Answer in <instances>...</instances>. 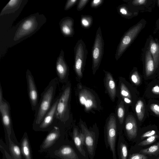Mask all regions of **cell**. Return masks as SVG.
I'll use <instances>...</instances> for the list:
<instances>
[{
	"label": "cell",
	"instance_id": "1",
	"mask_svg": "<svg viewBox=\"0 0 159 159\" xmlns=\"http://www.w3.org/2000/svg\"><path fill=\"white\" fill-rule=\"evenodd\" d=\"M46 20L43 15L39 13L25 18L14 27L12 40L17 43L30 36L40 28Z\"/></svg>",
	"mask_w": 159,
	"mask_h": 159
},
{
	"label": "cell",
	"instance_id": "2",
	"mask_svg": "<svg viewBox=\"0 0 159 159\" xmlns=\"http://www.w3.org/2000/svg\"><path fill=\"white\" fill-rule=\"evenodd\" d=\"M58 80L57 78L52 79L41 95L40 99L35 111L34 118L32 124L33 129L34 131L40 124L53 103Z\"/></svg>",
	"mask_w": 159,
	"mask_h": 159
},
{
	"label": "cell",
	"instance_id": "3",
	"mask_svg": "<svg viewBox=\"0 0 159 159\" xmlns=\"http://www.w3.org/2000/svg\"><path fill=\"white\" fill-rule=\"evenodd\" d=\"M10 109L9 103L3 97L2 89L0 84V112L5 134L7 135L14 142L19 143L16 138L14 131Z\"/></svg>",
	"mask_w": 159,
	"mask_h": 159
},
{
	"label": "cell",
	"instance_id": "4",
	"mask_svg": "<svg viewBox=\"0 0 159 159\" xmlns=\"http://www.w3.org/2000/svg\"><path fill=\"white\" fill-rule=\"evenodd\" d=\"M61 123L58 121L40 146L39 151L49 152L63 141V132Z\"/></svg>",
	"mask_w": 159,
	"mask_h": 159
},
{
	"label": "cell",
	"instance_id": "5",
	"mask_svg": "<svg viewBox=\"0 0 159 159\" xmlns=\"http://www.w3.org/2000/svg\"><path fill=\"white\" fill-rule=\"evenodd\" d=\"M144 26V22H139L129 29L121 39L115 55V58L118 60L127 48L130 45Z\"/></svg>",
	"mask_w": 159,
	"mask_h": 159
},
{
	"label": "cell",
	"instance_id": "6",
	"mask_svg": "<svg viewBox=\"0 0 159 159\" xmlns=\"http://www.w3.org/2000/svg\"><path fill=\"white\" fill-rule=\"evenodd\" d=\"M71 88L67 85L59 95L56 112V119L61 123H65L69 117L68 104Z\"/></svg>",
	"mask_w": 159,
	"mask_h": 159
},
{
	"label": "cell",
	"instance_id": "7",
	"mask_svg": "<svg viewBox=\"0 0 159 159\" xmlns=\"http://www.w3.org/2000/svg\"><path fill=\"white\" fill-rule=\"evenodd\" d=\"M104 47V40L101 28L99 27L97 30L92 48V68L93 74H95L100 64L103 55Z\"/></svg>",
	"mask_w": 159,
	"mask_h": 159
},
{
	"label": "cell",
	"instance_id": "8",
	"mask_svg": "<svg viewBox=\"0 0 159 159\" xmlns=\"http://www.w3.org/2000/svg\"><path fill=\"white\" fill-rule=\"evenodd\" d=\"M74 69L77 75L82 76V70L84 66L88 54L86 45L82 39L78 41L74 48Z\"/></svg>",
	"mask_w": 159,
	"mask_h": 159
},
{
	"label": "cell",
	"instance_id": "9",
	"mask_svg": "<svg viewBox=\"0 0 159 159\" xmlns=\"http://www.w3.org/2000/svg\"><path fill=\"white\" fill-rule=\"evenodd\" d=\"M49 156L57 159H79L73 148L62 141L49 152Z\"/></svg>",
	"mask_w": 159,
	"mask_h": 159
},
{
	"label": "cell",
	"instance_id": "10",
	"mask_svg": "<svg viewBox=\"0 0 159 159\" xmlns=\"http://www.w3.org/2000/svg\"><path fill=\"white\" fill-rule=\"evenodd\" d=\"M59 98V95L55 99L50 109L35 131L49 132L53 129L58 121L56 118V112Z\"/></svg>",
	"mask_w": 159,
	"mask_h": 159
},
{
	"label": "cell",
	"instance_id": "11",
	"mask_svg": "<svg viewBox=\"0 0 159 159\" xmlns=\"http://www.w3.org/2000/svg\"><path fill=\"white\" fill-rule=\"evenodd\" d=\"M28 96L32 110L35 111L39 102L38 91L34 77L30 71L27 69L26 73Z\"/></svg>",
	"mask_w": 159,
	"mask_h": 159
},
{
	"label": "cell",
	"instance_id": "12",
	"mask_svg": "<svg viewBox=\"0 0 159 159\" xmlns=\"http://www.w3.org/2000/svg\"><path fill=\"white\" fill-rule=\"evenodd\" d=\"M116 132V119L114 116H111L107 125V133L108 143L112 152L113 159H116L115 151Z\"/></svg>",
	"mask_w": 159,
	"mask_h": 159
},
{
	"label": "cell",
	"instance_id": "13",
	"mask_svg": "<svg viewBox=\"0 0 159 159\" xmlns=\"http://www.w3.org/2000/svg\"><path fill=\"white\" fill-rule=\"evenodd\" d=\"M80 103L85 107L86 111H89L97 107V102L94 96L89 90L84 89L79 93Z\"/></svg>",
	"mask_w": 159,
	"mask_h": 159
},
{
	"label": "cell",
	"instance_id": "14",
	"mask_svg": "<svg viewBox=\"0 0 159 159\" xmlns=\"http://www.w3.org/2000/svg\"><path fill=\"white\" fill-rule=\"evenodd\" d=\"M56 69L58 80L61 82L64 81L67 76L68 68L65 61L64 52L62 49L57 59Z\"/></svg>",
	"mask_w": 159,
	"mask_h": 159
},
{
	"label": "cell",
	"instance_id": "15",
	"mask_svg": "<svg viewBox=\"0 0 159 159\" xmlns=\"http://www.w3.org/2000/svg\"><path fill=\"white\" fill-rule=\"evenodd\" d=\"M60 29L62 35L66 37H71L74 35V20L71 17L66 16L61 19L59 23Z\"/></svg>",
	"mask_w": 159,
	"mask_h": 159
},
{
	"label": "cell",
	"instance_id": "16",
	"mask_svg": "<svg viewBox=\"0 0 159 159\" xmlns=\"http://www.w3.org/2000/svg\"><path fill=\"white\" fill-rule=\"evenodd\" d=\"M6 145L12 159H22L20 144L13 141L5 134Z\"/></svg>",
	"mask_w": 159,
	"mask_h": 159
},
{
	"label": "cell",
	"instance_id": "17",
	"mask_svg": "<svg viewBox=\"0 0 159 159\" xmlns=\"http://www.w3.org/2000/svg\"><path fill=\"white\" fill-rule=\"evenodd\" d=\"M81 126L82 133L84 135L85 145L89 153L92 156L93 154L95 147V134L90 131L84 125L81 124Z\"/></svg>",
	"mask_w": 159,
	"mask_h": 159
},
{
	"label": "cell",
	"instance_id": "18",
	"mask_svg": "<svg viewBox=\"0 0 159 159\" xmlns=\"http://www.w3.org/2000/svg\"><path fill=\"white\" fill-rule=\"evenodd\" d=\"M20 144L22 159H33L30 144L27 132L24 133Z\"/></svg>",
	"mask_w": 159,
	"mask_h": 159
},
{
	"label": "cell",
	"instance_id": "19",
	"mask_svg": "<svg viewBox=\"0 0 159 159\" xmlns=\"http://www.w3.org/2000/svg\"><path fill=\"white\" fill-rule=\"evenodd\" d=\"M125 128L128 138L130 139H135L137 136L138 127L136 120L131 115L128 116L125 122Z\"/></svg>",
	"mask_w": 159,
	"mask_h": 159
},
{
	"label": "cell",
	"instance_id": "20",
	"mask_svg": "<svg viewBox=\"0 0 159 159\" xmlns=\"http://www.w3.org/2000/svg\"><path fill=\"white\" fill-rule=\"evenodd\" d=\"M22 1L20 0H10L2 10L0 16L15 12L20 7Z\"/></svg>",
	"mask_w": 159,
	"mask_h": 159
},
{
	"label": "cell",
	"instance_id": "21",
	"mask_svg": "<svg viewBox=\"0 0 159 159\" xmlns=\"http://www.w3.org/2000/svg\"><path fill=\"white\" fill-rule=\"evenodd\" d=\"M105 72L106 74V87L110 97L114 100L116 93L115 83L111 73L108 72Z\"/></svg>",
	"mask_w": 159,
	"mask_h": 159
},
{
	"label": "cell",
	"instance_id": "22",
	"mask_svg": "<svg viewBox=\"0 0 159 159\" xmlns=\"http://www.w3.org/2000/svg\"><path fill=\"white\" fill-rule=\"evenodd\" d=\"M145 70L146 75H150L153 72L155 64L152 56L149 50H147L145 55Z\"/></svg>",
	"mask_w": 159,
	"mask_h": 159
},
{
	"label": "cell",
	"instance_id": "23",
	"mask_svg": "<svg viewBox=\"0 0 159 159\" xmlns=\"http://www.w3.org/2000/svg\"><path fill=\"white\" fill-rule=\"evenodd\" d=\"M149 50L152 56L155 67L159 63V45L153 39H151L149 45Z\"/></svg>",
	"mask_w": 159,
	"mask_h": 159
},
{
	"label": "cell",
	"instance_id": "24",
	"mask_svg": "<svg viewBox=\"0 0 159 159\" xmlns=\"http://www.w3.org/2000/svg\"><path fill=\"white\" fill-rule=\"evenodd\" d=\"M80 133L76 128H74L73 132V138L76 148L79 152L84 156L85 157L86 153L83 148Z\"/></svg>",
	"mask_w": 159,
	"mask_h": 159
},
{
	"label": "cell",
	"instance_id": "25",
	"mask_svg": "<svg viewBox=\"0 0 159 159\" xmlns=\"http://www.w3.org/2000/svg\"><path fill=\"white\" fill-rule=\"evenodd\" d=\"M117 10L118 13L123 17L130 18L133 15L128 6L126 4H122L119 5L117 7Z\"/></svg>",
	"mask_w": 159,
	"mask_h": 159
},
{
	"label": "cell",
	"instance_id": "26",
	"mask_svg": "<svg viewBox=\"0 0 159 159\" xmlns=\"http://www.w3.org/2000/svg\"><path fill=\"white\" fill-rule=\"evenodd\" d=\"M135 110L139 120L142 121L144 116L145 111L144 105L142 100H139L137 102Z\"/></svg>",
	"mask_w": 159,
	"mask_h": 159
},
{
	"label": "cell",
	"instance_id": "27",
	"mask_svg": "<svg viewBox=\"0 0 159 159\" xmlns=\"http://www.w3.org/2000/svg\"><path fill=\"white\" fill-rule=\"evenodd\" d=\"M140 153L157 156L159 154V142L148 147L140 150Z\"/></svg>",
	"mask_w": 159,
	"mask_h": 159
},
{
	"label": "cell",
	"instance_id": "28",
	"mask_svg": "<svg viewBox=\"0 0 159 159\" xmlns=\"http://www.w3.org/2000/svg\"><path fill=\"white\" fill-rule=\"evenodd\" d=\"M93 22V17L89 15H83L81 16L80 22L83 28L88 29L91 27Z\"/></svg>",
	"mask_w": 159,
	"mask_h": 159
},
{
	"label": "cell",
	"instance_id": "29",
	"mask_svg": "<svg viewBox=\"0 0 159 159\" xmlns=\"http://www.w3.org/2000/svg\"><path fill=\"white\" fill-rule=\"evenodd\" d=\"M117 115L120 123L121 124L123 122L125 115V109L122 101L118 105L117 109Z\"/></svg>",
	"mask_w": 159,
	"mask_h": 159
},
{
	"label": "cell",
	"instance_id": "30",
	"mask_svg": "<svg viewBox=\"0 0 159 159\" xmlns=\"http://www.w3.org/2000/svg\"><path fill=\"white\" fill-rule=\"evenodd\" d=\"M0 148L4 159H12L8 152L6 144H5L1 139L0 141Z\"/></svg>",
	"mask_w": 159,
	"mask_h": 159
},
{
	"label": "cell",
	"instance_id": "31",
	"mask_svg": "<svg viewBox=\"0 0 159 159\" xmlns=\"http://www.w3.org/2000/svg\"><path fill=\"white\" fill-rule=\"evenodd\" d=\"M158 137V136L157 134L150 136L148 137L146 139L140 142L138 144V145L143 146L150 144L154 142Z\"/></svg>",
	"mask_w": 159,
	"mask_h": 159
},
{
	"label": "cell",
	"instance_id": "32",
	"mask_svg": "<svg viewBox=\"0 0 159 159\" xmlns=\"http://www.w3.org/2000/svg\"><path fill=\"white\" fill-rule=\"evenodd\" d=\"M120 94L124 98H126L129 99L131 98L130 93L125 85L123 83L120 84Z\"/></svg>",
	"mask_w": 159,
	"mask_h": 159
},
{
	"label": "cell",
	"instance_id": "33",
	"mask_svg": "<svg viewBox=\"0 0 159 159\" xmlns=\"http://www.w3.org/2000/svg\"><path fill=\"white\" fill-rule=\"evenodd\" d=\"M121 159H126L128 155V150L126 145L121 143L120 146Z\"/></svg>",
	"mask_w": 159,
	"mask_h": 159
},
{
	"label": "cell",
	"instance_id": "34",
	"mask_svg": "<svg viewBox=\"0 0 159 159\" xmlns=\"http://www.w3.org/2000/svg\"><path fill=\"white\" fill-rule=\"evenodd\" d=\"M132 81L136 85L139 84L140 82V78L137 71H135L132 74L131 76Z\"/></svg>",
	"mask_w": 159,
	"mask_h": 159
},
{
	"label": "cell",
	"instance_id": "35",
	"mask_svg": "<svg viewBox=\"0 0 159 159\" xmlns=\"http://www.w3.org/2000/svg\"><path fill=\"white\" fill-rule=\"evenodd\" d=\"M89 0H79L77 4V10L78 11H81L86 6Z\"/></svg>",
	"mask_w": 159,
	"mask_h": 159
},
{
	"label": "cell",
	"instance_id": "36",
	"mask_svg": "<svg viewBox=\"0 0 159 159\" xmlns=\"http://www.w3.org/2000/svg\"><path fill=\"white\" fill-rule=\"evenodd\" d=\"M78 0H68L67 1L64 10L67 11L69 10L78 2Z\"/></svg>",
	"mask_w": 159,
	"mask_h": 159
},
{
	"label": "cell",
	"instance_id": "37",
	"mask_svg": "<svg viewBox=\"0 0 159 159\" xmlns=\"http://www.w3.org/2000/svg\"><path fill=\"white\" fill-rule=\"evenodd\" d=\"M104 1V0H93L90 3V6L93 8H97L101 6Z\"/></svg>",
	"mask_w": 159,
	"mask_h": 159
},
{
	"label": "cell",
	"instance_id": "38",
	"mask_svg": "<svg viewBox=\"0 0 159 159\" xmlns=\"http://www.w3.org/2000/svg\"><path fill=\"white\" fill-rule=\"evenodd\" d=\"M148 157L142 154L134 153L132 155L129 159H148Z\"/></svg>",
	"mask_w": 159,
	"mask_h": 159
},
{
	"label": "cell",
	"instance_id": "39",
	"mask_svg": "<svg viewBox=\"0 0 159 159\" xmlns=\"http://www.w3.org/2000/svg\"><path fill=\"white\" fill-rule=\"evenodd\" d=\"M156 134V132L154 130L149 131L143 134L141 136L140 138L141 139H143L145 138L155 135Z\"/></svg>",
	"mask_w": 159,
	"mask_h": 159
},
{
	"label": "cell",
	"instance_id": "40",
	"mask_svg": "<svg viewBox=\"0 0 159 159\" xmlns=\"http://www.w3.org/2000/svg\"><path fill=\"white\" fill-rule=\"evenodd\" d=\"M150 108L152 111L156 115H159V105L157 104L151 105Z\"/></svg>",
	"mask_w": 159,
	"mask_h": 159
},
{
	"label": "cell",
	"instance_id": "41",
	"mask_svg": "<svg viewBox=\"0 0 159 159\" xmlns=\"http://www.w3.org/2000/svg\"><path fill=\"white\" fill-rule=\"evenodd\" d=\"M147 1L146 0H135L132 1L131 3L134 5H141L145 4Z\"/></svg>",
	"mask_w": 159,
	"mask_h": 159
},
{
	"label": "cell",
	"instance_id": "42",
	"mask_svg": "<svg viewBox=\"0 0 159 159\" xmlns=\"http://www.w3.org/2000/svg\"><path fill=\"white\" fill-rule=\"evenodd\" d=\"M152 91L155 94H159V86L156 85L152 89Z\"/></svg>",
	"mask_w": 159,
	"mask_h": 159
},
{
	"label": "cell",
	"instance_id": "43",
	"mask_svg": "<svg viewBox=\"0 0 159 159\" xmlns=\"http://www.w3.org/2000/svg\"><path fill=\"white\" fill-rule=\"evenodd\" d=\"M80 135L82 145H85V137L84 134L82 133H80Z\"/></svg>",
	"mask_w": 159,
	"mask_h": 159
},
{
	"label": "cell",
	"instance_id": "44",
	"mask_svg": "<svg viewBox=\"0 0 159 159\" xmlns=\"http://www.w3.org/2000/svg\"><path fill=\"white\" fill-rule=\"evenodd\" d=\"M124 101L127 103H130L131 102V101L130 99L128 98H124Z\"/></svg>",
	"mask_w": 159,
	"mask_h": 159
},
{
	"label": "cell",
	"instance_id": "45",
	"mask_svg": "<svg viewBox=\"0 0 159 159\" xmlns=\"http://www.w3.org/2000/svg\"><path fill=\"white\" fill-rule=\"evenodd\" d=\"M158 4L159 6V0L158 1Z\"/></svg>",
	"mask_w": 159,
	"mask_h": 159
},
{
	"label": "cell",
	"instance_id": "46",
	"mask_svg": "<svg viewBox=\"0 0 159 159\" xmlns=\"http://www.w3.org/2000/svg\"><path fill=\"white\" fill-rule=\"evenodd\" d=\"M157 159H159V157H158Z\"/></svg>",
	"mask_w": 159,
	"mask_h": 159
}]
</instances>
